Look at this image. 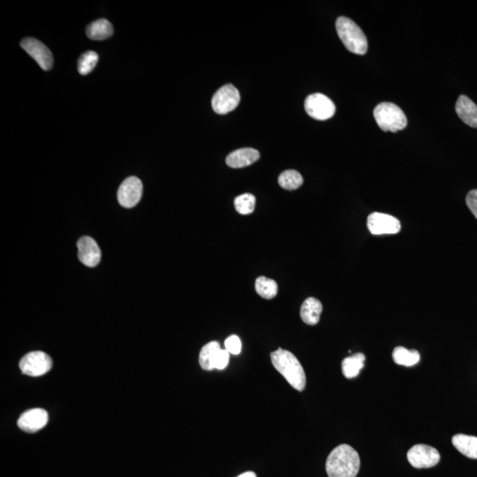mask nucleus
I'll use <instances>...</instances> for the list:
<instances>
[{
  "label": "nucleus",
  "instance_id": "c85d7f7f",
  "mask_svg": "<svg viewBox=\"0 0 477 477\" xmlns=\"http://www.w3.org/2000/svg\"><path fill=\"white\" fill-rule=\"evenodd\" d=\"M238 477H257V476H255L254 472L248 471L241 473V475Z\"/></svg>",
  "mask_w": 477,
  "mask_h": 477
},
{
  "label": "nucleus",
  "instance_id": "a211bd4d",
  "mask_svg": "<svg viewBox=\"0 0 477 477\" xmlns=\"http://www.w3.org/2000/svg\"><path fill=\"white\" fill-rule=\"evenodd\" d=\"M366 357L362 352L345 358L342 362V372L348 379H355L364 367Z\"/></svg>",
  "mask_w": 477,
  "mask_h": 477
},
{
  "label": "nucleus",
  "instance_id": "393cba45",
  "mask_svg": "<svg viewBox=\"0 0 477 477\" xmlns=\"http://www.w3.org/2000/svg\"><path fill=\"white\" fill-rule=\"evenodd\" d=\"M98 62V55L95 51H86L78 61V71L82 75H87L93 71Z\"/></svg>",
  "mask_w": 477,
  "mask_h": 477
},
{
  "label": "nucleus",
  "instance_id": "6ab92c4d",
  "mask_svg": "<svg viewBox=\"0 0 477 477\" xmlns=\"http://www.w3.org/2000/svg\"><path fill=\"white\" fill-rule=\"evenodd\" d=\"M86 34L92 40H106L113 36V27L109 20L100 19L89 24L86 29Z\"/></svg>",
  "mask_w": 477,
  "mask_h": 477
},
{
  "label": "nucleus",
  "instance_id": "39448f33",
  "mask_svg": "<svg viewBox=\"0 0 477 477\" xmlns=\"http://www.w3.org/2000/svg\"><path fill=\"white\" fill-rule=\"evenodd\" d=\"M53 368V360L46 352H30L20 362V369L24 375L40 376L46 374Z\"/></svg>",
  "mask_w": 477,
  "mask_h": 477
},
{
  "label": "nucleus",
  "instance_id": "a878e982",
  "mask_svg": "<svg viewBox=\"0 0 477 477\" xmlns=\"http://www.w3.org/2000/svg\"><path fill=\"white\" fill-rule=\"evenodd\" d=\"M224 349L231 355H238L241 351V342L236 335H231L224 341Z\"/></svg>",
  "mask_w": 477,
  "mask_h": 477
},
{
  "label": "nucleus",
  "instance_id": "b1692460",
  "mask_svg": "<svg viewBox=\"0 0 477 477\" xmlns=\"http://www.w3.org/2000/svg\"><path fill=\"white\" fill-rule=\"evenodd\" d=\"M255 197L252 193H243L234 200L235 210L241 215H250L254 212Z\"/></svg>",
  "mask_w": 477,
  "mask_h": 477
},
{
  "label": "nucleus",
  "instance_id": "cd10ccee",
  "mask_svg": "<svg viewBox=\"0 0 477 477\" xmlns=\"http://www.w3.org/2000/svg\"><path fill=\"white\" fill-rule=\"evenodd\" d=\"M466 205L477 219V189L471 190L466 197Z\"/></svg>",
  "mask_w": 477,
  "mask_h": 477
},
{
  "label": "nucleus",
  "instance_id": "2eb2a0df",
  "mask_svg": "<svg viewBox=\"0 0 477 477\" xmlns=\"http://www.w3.org/2000/svg\"><path fill=\"white\" fill-rule=\"evenodd\" d=\"M455 110L463 122L477 129V106L471 99L464 95L459 96Z\"/></svg>",
  "mask_w": 477,
  "mask_h": 477
},
{
  "label": "nucleus",
  "instance_id": "4468645a",
  "mask_svg": "<svg viewBox=\"0 0 477 477\" xmlns=\"http://www.w3.org/2000/svg\"><path fill=\"white\" fill-rule=\"evenodd\" d=\"M259 158H260V153L255 148H238L227 155L226 163L231 168H243L254 164Z\"/></svg>",
  "mask_w": 477,
  "mask_h": 477
},
{
  "label": "nucleus",
  "instance_id": "7ed1b4c3",
  "mask_svg": "<svg viewBox=\"0 0 477 477\" xmlns=\"http://www.w3.org/2000/svg\"><path fill=\"white\" fill-rule=\"evenodd\" d=\"M336 30L342 43L349 51L364 55L368 51V40L360 27L348 17H338Z\"/></svg>",
  "mask_w": 477,
  "mask_h": 477
},
{
  "label": "nucleus",
  "instance_id": "bb28decb",
  "mask_svg": "<svg viewBox=\"0 0 477 477\" xmlns=\"http://www.w3.org/2000/svg\"><path fill=\"white\" fill-rule=\"evenodd\" d=\"M230 354L228 352L226 349H220L217 352L215 362H214V369H224L227 368L228 364H229Z\"/></svg>",
  "mask_w": 477,
  "mask_h": 477
},
{
  "label": "nucleus",
  "instance_id": "dca6fc26",
  "mask_svg": "<svg viewBox=\"0 0 477 477\" xmlns=\"http://www.w3.org/2000/svg\"><path fill=\"white\" fill-rule=\"evenodd\" d=\"M323 305L314 297L304 300L300 307V317L304 323L309 326H316L319 322L321 314H322Z\"/></svg>",
  "mask_w": 477,
  "mask_h": 477
},
{
  "label": "nucleus",
  "instance_id": "ddd939ff",
  "mask_svg": "<svg viewBox=\"0 0 477 477\" xmlns=\"http://www.w3.org/2000/svg\"><path fill=\"white\" fill-rule=\"evenodd\" d=\"M49 420L48 413L43 409H33L26 411L20 416L17 424L20 430L34 433L46 426Z\"/></svg>",
  "mask_w": 477,
  "mask_h": 477
},
{
  "label": "nucleus",
  "instance_id": "6e6552de",
  "mask_svg": "<svg viewBox=\"0 0 477 477\" xmlns=\"http://www.w3.org/2000/svg\"><path fill=\"white\" fill-rule=\"evenodd\" d=\"M241 96L234 85L227 84L221 87L212 100V106L217 114H227L234 110L240 103Z\"/></svg>",
  "mask_w": 477,
  "mask_h": 477
},
{
  "label": "nucleus",
  "instance_id": "20e7f679",
  "mask_svg": "<svg viewBox=\"0 0 477 477\" xmlns=\"http://www.w3.org/2000/svg\"><path fill=\"white\" fill-rule=\"evenodd\" d=\"M375 120L379 127L383 131L397 132L405 129L407 120L403 110L395 103L383 102L374 109Z\"/></svg>",
  "mask_w": 477,
  "mask_h": 477
},
{
  "label": "nucleus",
  "instance_id": "9d476101",
  "mask_svg": "<svg viewBox=\"0 0 477 477\" xmlns=\"http://www.w3.org/2000/svg\"><path fill=\"white\" fill-rule=\"evenodd\" d=\"M144 186L137 177L125 179L117 190V200L120 205L125 208H133L140 202L143 196Z\"/></svg>",
  "mask_w": 477,
  "mask_h": 477
},
{
  "label": "nucleus",
  "instance_id": "423d86ee",
  "mask_svg": "<svg viewBox=\"0 0 477 477\" xmlns=\"http://www.w3.org/2000/svg\"><path fill=\"white\" fill-rule=\"evenodd\" d=\"M304 107L311 117L317 120L331 119L336 112V107L331 100L321 93L311 94L305 100Z\"/></svg>",
  "mask_w": 477,
  "mask_h": 477
},
{
  "label": "nucleus",
  "instance_id": "5701e85b",
  "mask_svg": "<svg viewBox=\"0 0 477 477\" xmlns=\"http://www.w3.org/2000/svg\"><path fill=\"white\" fill-rule=\"evenodd\" d=\"M279 184L282 189L295 190L303 184V178L299 172L286 170L279 175Z\"/></svg>",
  "mask_w": 477,
  "mask_h": 477
},
{
  "label": "nucleus",
  "instance_id": "412c9836",
  "mask_svg": "<svg viewBox=\"0 0 477 477\" xmlns=\"http://www.w3.org/2000/svg\"><path fill=\"white\" fill-rule=\"evenodd\" d=\"M393 358L394 362L398 365L412 367L419 362L420 354L416 350H409L406 348L397 347L393 350Z\"/></svg>",
  "mask_w": 477,
  "mask_h": 477
},
{
  "label": "nucleus",
  "instance_id": "1a4fd4ad",
  "mask_svg": "<svg viewBox=\"0 0 477 477\" xmlns=\"http://www.w3.org/2000/svg\"><path fill=\"white\" fill-rule=\"evenodd\" d=\"M20 46L37 62V64L43 70L48 71L53 68V53L39 40L32 37L24 38L20 43Z\"/></svg>",
  "mask_w": 477,
  "mask_h": 477
},
{
  "label": "nucleus",
  "instance_id": "4be33fe9",
  "mask_svg": "<svg viewBox=\"0 0 477 477\" xmlns=\"http://www.w3.org/2000/svg\"><path fill=\"white\" fill-rule=\"evenodd\" d=\"M255 291L259 295L266 300H271L276 297L278 293V284L273 279L266 278V276H259L255 281Z\"/></svg>",
  "mask_w": 477,
  "mask_h": 477
},
{
  "label": "nucleus",
  "instance_id": "f3484780",
  "mask_svg": "<svg viewBox=\"0 0 477 477\" xmlns=\"http://www.w3.org/2000/svg\"><path fill=\"white\" fill-rule=\"evenodd\" d=\"M454 447L466 457L477 459V437L465 434L454 435L452 440Z\"/></svg>",
  "mask_w": 477,
  "mask_h": 477
},
{
  "label": "nucleus",
  "instance_id": "9b49d317",
  "mask_svg": "<svg viewBox=\"0 0 477 477\" xmlns=\"http://www.w3.org/2000/svg\"><path fill=\"white\" fill-rule=\"evenodd\" d=\"M367 226L374 235L395 234L400 231V220L388 214L374 212L368 217Z\"/></svg>",
  "mask_w": 477,
  "mask_h": 477
},
{
  "label": "nucleus",
  "instance_id": "f8f14e48",
  "mask_svg": "<svg viewBox=\"0 0 477 477\" xmlns=\"http://www.w3.org/2000/svg\"><path fill=\"white\" fill-rule=\"evenodd\" d=\"M78 258L82 264L88 267H96L101 261V250L94 238L84 236L77 243Z\"/></svg>",
  "mask_w": 477,
  "mask_h": 477
},
{
  "label": "nucleus",
  "instance_id": "aec40b11",
  "mask_svg": "<svg viewBox=\"0 0 477 477\" xmlns=\"http://www.w3.org/2000/svg\"><path fill=\"white\" fill-rule=\"evenodd\" d=\"M220 344L217 341H212L202 348L199 355V364L205 371H212L217 352L220 350Z\"/></svg>",
  "mask_w": 477,
  "mask_h": 477
},
{
  "label": "nucleus",
  "instance_id": "f257e3e1",
  "mask_svg": "<svg viewBox=\"0 0 477 477\" xmlns=\"http://www.w3.org/2000/svg\"><path fill=\"white\" fill-rule=\"evenodd\" d=\"M358 452L348 445H341L328 456L326 469L329 477H356L360 470Z\"/></svg>",
  "mask_w": 477,
  "mask_h": 477
},
{
  "label": "nucleus",
  "instance_id": "f03ea898",
  "mask_svg": "<svg viewBox=\"0 0 477 477\" xmlns=\"http://www.w3.org/2000/svg\"><path fill=\"white\" fill-rule=\"evenodd\" d=\"M272 364L284 376L290 386L299 392L306 386V375L298 359L291 352L279 348L271 354Z\"/></svg>",
  "mask_w": 477,
  "mask_h": 477
},
{
  "label": "nucleus",
  "instance_id": "0eeeda50",
  "mask_svg": "<svg viewBox=\"0 0 477 477\" xmlns=\"http://www.w3.org/2000/svg\"><path fill=\"white\" fill-rule=\"evenodd\" d=\"M407 461L416 469H430L440 461L437 449L430 445L418 444L407 452Z\"/></svg>",
  "mask_w": 477,
  "mask_h": 477
}]
</instances>
